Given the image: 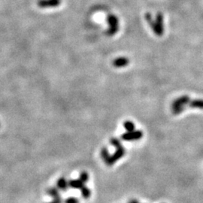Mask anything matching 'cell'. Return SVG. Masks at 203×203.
Instances as JSON below:
<instances>
[{
    "instance_id": "1",
    "label": "cell",
    "mask_w": 203,
    "mask_h": 203,
    "mask_svg": "<svg viewBox=\"0 0 203 203\" xmlns=\"http://www.w3.org/2000/svg\"><path fill=\"white\" fill-rule=\"evenodd\" d=\"M107 23L108 28L107 29V34L109 36L115 35L119 30V20L115 15H108L107 16Z\"/></svg>"
},
{
    "instance_id": "2",
    "label": "cell",
    "mask_w": 203,
    "mask_h": 203,
    "mask_svg": "<svg viewBox=\"0 0 203 203\" xmlns=\"http://www.w3.org/2000/svg\"><path fill=\"white\" fill-rule=\"evenodd\" d=\"M125 153H126V151H125V148L123 146L119 148H117V151L111 156H110L108 160L105 162L106 165H109V166L114 165L115 162H116L124 156Z\"/></svg>"
},
{
    "instance_id": "3",
    "label": "cell",
    "mask_w": 203,
    "mask_h": 203,
    "mask_svg": "<svg viewBox=\"0 0 203 203\" xmlns=\"http://www.w3.org/2000/svg\"><path fill=\"white\" fill-rule=\"evenodd\" d=\"M143 136V132L141 130H134L132 132H127L126 133H123L121 135V138L123 141H137Z\"/></svg>"
},
{
    "instance_id": "4",
    "label": "cell",
    "mask_w": 203,
    "mask_h": 203,
    "mask_svg": "<svg viewBox=\"0 0 203 203\" xmlns=\"http://www.w3.org/2000/svg\"><path fill=\"white\" fill-rule=\"evenodd\" d=\"M154 33L158 36H161L164 32V24H163V16L160 12L157 14L155 20V30Z\"/></svg>"
},
{
    "instance_id": "5",
    "label": "cell",
    "mask_w": 203,
    "mask_h": 203,
    "mask_svg": "<svg viewBox=\"0 0 203 203\" xmlns=\"http://www.w3.org/2000/svg\"><path fill=\"white\" fill-rule=\"evenodd\" d=\"M61 4V0H38L37 5L41 8H57Z\"/></svg>"
},
{
    "instance_id": "6",
    "label": "cell",
    "mask_w": 203,
    "mask_h": 203,
    "mask_svg": "<svg viewBox=\"0 0 203 203\" xmlns=\"http://www.w3.org/2000/svg\"><path fill=\"white\" fill-rule=\"evenodd\" d=\"M190 102V99L188 96H182L178 97V99H175L173 101L171 107L175 106H185L186 105H188Z\"/></svg>"
},
{
    "instance_id": "7",
    "label": "cell",
    "mask_w": 203,
    "mask_h": 203,
    "mask_svg": "<svg viewBox=\"0 0 203 203\" xmlns=\"http://www.w3.org/2000/svg\"><path fill=\"white\" fill-rule=\"evenodd\" d=\"M129 59L124 57H118V58H116L113 61V62H112L114 66L116 67V68H123V67H125L127 65H129Z\"/></svg>"
},
{
    "instance_id": "8",
    "label": "cell",
    "mask_w": 203,
    "mask_h": 203,
    "mask_svg": "<svg viewBox=\"0 0 203 203\" xmlns=\"http://www.w3.org/2000/svg\"><path fill=\"white\" fill-rule=\"evenodd\" d=\"M68 186L71 188L74 189H82L84 187V183L80 178L77 180H70L68 181Z\"/></svg>"
},
{
    "instance_id": "9",
    "label": "cell",
    "mask_w": 203,
    "mask_h": 203,
    "mask_svg": "<svg viewBox=\"0 0 203 203\" xmlns=\"http://www.w3.org/2000/svg\"><path fill=\"white\" fill-rule=\"evenodd\" d=\"M188 105L192 108L203 109V99H194L190 101Z\"/></svg>"
},
{
    "instance_id": "10",
    "label": "cell",
    "mask_w": 203,
    "mask_h": 203,
    "mask_svg": "<svg viewBox=\"0 0 203 203\" xmlns=\"http://www.w3.org/2000/svg\"><path fill=\"white\" fill-rule=\"evenodd\" d=\"M68 182H67L66 179L64 178H60L57 181V187L59 189L62 190H66L68 188Z\"/></svg>"
},
{
    "instance_id": "11",
    "label": "cell",
    "mask_w": 203,
    "mask_h": 203,
    "mask_svg": "<svg viewBox=\"0 0 203 203\" xmlns=\"http://www.w3.org/2000/svg\"><path fill=\"white\" fill-rule=\"evenodd\" d=\"M47 192H48V195H50V196H52V197L54 198V199H61L60 193H59V191L57 190V189L54 188V187H51V188L48 189Z\"/></svg>"
},
{
    "instance_id": "12",
    "label": "cell",
    "mask_w": 203,
    "mask_h": 203,
    "mask_svg": "<svg viewBox=\"0 0 203 203\" xmlns=\"http://www.w3.org/2000/svg\"><path fill=\"white\" fill-rule=\"evenodd\" d=\"M123 127L126 129V132H132V131L135 130V125L132 121H127L124 122V123H123Z\"/></svg>"
},
{
    "instance_id": "13",
    "label": "cell",
    "mask_w": 203,
    "mask_h": 203,
    "mask_svg": "<svg viewBox=\"0 0 203 203\" xmlns=\"http://www.w3.org/2000/svg\"><path fill=\"white\" fill-rule=\"evenodd\" d=\"M101 157L105 162L108 160V158L110 157V154H109L108 150L106 148H103L101 151Z\"/></svg>"
},
{
    "instance_id": "14",
    "label": "cell",
    "mask_w": 203,
    "mask_h": 203,
    "mask_svg": "<svg viewBox=\"0 0 203 203\" xmlns=\"http://www.w3.org/2000/svg\"><path fill=\"white\" fill-rule=\"evenodd\" d=\"M171 112L173 115H178L179 114L182 113L185 110V106H175V107H171Z\"/></svg>"
},
{
    "instance_id": "15",
    "label": "cell",
    "mask_w": 203,
    "mask_h": 203,
    "mask_svg": "<svg viewBox=\"0 0 203 203\" xmlns=\"http://www.w3.org/2000/svg\"><path fill=\"white\" fill-rule=\"evenodd\" d=\"M81 195H82V196L84 198V199H88V198L90 196V195H91V191H90V189L87 188V187L84 186V187L81 189Z\"/></svg>"
},
{
    "instance_id": "16",
    "label": "cell",
    "mask_w": 203,
    "mask_h": 203,
    "mask_svg": "<svg viewBox=\"0 0 203 203\" xmlns=\"http://www.w3.org/2000/svg\"><path fill=\"white\" fill-rule=\"evenodd\" d=\"M110 142H111V145H113L114 147H115L116 148H121V147H122L121 141H120V140L117 138H111L110 140Z\"/></svg>"
},
{
    "instance_id": "17",
    "label": "cell",
    "mask_w": 203,
    "mask_h": 203,
    "mask_svg": "<svg viewBox=\"0 0 203 203\" xmlns=\"http://www.w3.org/2000/svg\"><path fill=\"white\" fill-rule=\"evenodd\" d=\"M80 179L84 183H86L88 181V180H89L88 173L86 172V171H82V172L80 174Z\"/></svg>"
},
{
    "instance_id": "18",
    "label": "cell",
    "mask_w": 203,
    "mask_h": 203,
    "mask_svg": "<svg viewBox=\"0 0 203 203\" xmlns=\"http://www.w3.org/2000/svg\"><path fill=\"white\" fill-rule=\"evenodd\" d=\"M65 203H79V201L75 197H69L65 199Z\"/></svg>"
},
{
    "instance_id": "19",
    "label": "cell",
    "mask_w": 203,
    "mask_h": 203,
    "mask_svg": "<svg viewBox=\"0 0 203 203\" xmlns=\"http://www.w3.org/2000/svg\"><path fill=\"white\" fill-rule=\"evenodd\" d=\"M48 203H62V198L59 199H54L52 202H48Z\"/></svg>"
},
{
    "instance_id": "20",
    "label": "cell",
    "mask_w": 203,
    "mask_h": 203,
    "mask_svg": "<svg viewBox=\"0 0 203 203\" xmlns=\"http://www.w3.org/2000/svg\"><path fill=\"white\" fill-rule=\"evenodd\" d=\"M128 203H139V202L137 199H131Z\"/></svg>"
}]
</instances>
